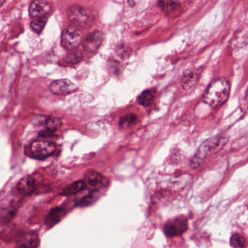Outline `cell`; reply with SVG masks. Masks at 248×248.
<instances>
[{
	"mask_svg": "<svg viewBox=\"0 0 248 248\" xmlns=\"http://www.w3.org/2000/svg\"><path fill=\"white\" fill-rule=\"evenodd\" d=\"M66 215V210L63 207H56L52 209L46 216L45 223L48 227H53L62 220Z\"/></svg>",
	"mask_w": 248,
	"mask_h": 248,
	"instance_id": "4fadbf2b",
	"label": "cell"
},
{
	"mask_svg": "<svg viewBox=\"0 0 248 248\" xmlns=\"http://www.w3.org/2000/svg\"><path fill=\"white\" fill-rule=\"evenodd\" d=\"M202 72V68L199 67L193 69L184 75L181 78V85L183 89L188 91L197 85Z\"/></svg>",
	"mask_w": 248,
	"mask_h": 248,
	"instance_id": "7c38bea8",
	"label": "cell"
},
{
	"mask_svg": "<svg viewBox=\"0 0 248 248\" xmlns=\"http://www.w3.org/2000/svg\"><path fill=\"white\" fill-rule=\"evenodd\" d=\"M82 54L80 52L70 53L66 58V61L69 63H78L82 59Z\"/></svg>",
	"mask_w": 248,
	"mask_h": 248,
	"instance_id": "7402d4cb",
	"label": "cell"
},
{
	"mask_svg": "<svg viewBox=\"0 0 248 248\" xmlns=\"http://www.w3.org/2000/svg\"><path fill=\"white\" fill-rule=\"evenodd\" d=\"M46 124V130H50V131L55 132L59 130L62 125V120L57 117H46L44 121Z\"/></svg>",
	"mask_w": 248,
	"mask_h": 248,
	"instance_id": "d6986e66",
	"label": "cell"
},
{
	"mask_svg": "<svg viewBox=\"0 0 248 248\" xmlns=\"http://www.w3.org/2000/svg\"><path fill=\"white\" fill-rule=\"evenodd\" d=\"M155 95H156V90L155 88L146 90V91H143L138 97V103L142 107H149L153 104L154 101H155Z\"/></svg>",
	"mask_w": 248,
	"mask_h": 248,
	"instance_id": "9a60e30c",
	"label": "cell"
},
{
	"mask_svg": "<svg viewBox=\"0 0 248 248\" xmlns=\"http://www.w3.org/2000/svg\"><path fill=\"white\" fill-rule=\"evenodd\" d=\"M5 1H0V7L2 6L4 3H5Z\"/></svg>",
	"mask_w": 248,
	"mask_h": 248,
	"instance_id": "603a6c76",
	"label": "cell"
},
{
	"mask_svg": "<svg viewBox=\"0 0 248 248\" xmlns=\"http://www.w3.org/2000/svg\"><path fill=\"white\" fill-rule=\"evenodd\" d=\"M104 181V177L96 171L90 170L85 172V181H84L91 186L97 187L98 186L102 185Z\"/></svg>",
	"mask_w": 248,
	"mask_h": 248,
	"instance_id": "5bb4252c",
	"label": "cell"
},
{
	"mask_svg": "<svg viewBox=\"0 0 248 248\" xmlns=\"http://www.w3.org/2000/svg\"><path fill=\"white\" fill-rule=\"evenodd\" d=\"M47 19L46 18H36L34 21H31V30L37 33V34H40L44 30L45 27L46 25Z\"/></svg>",
	"mask_w": 248,
	"mask_h": 248,
	"instance_id": "44dd1931",
	"label": "cell"
},
{
	"mask_svg": "<svg viewBox=\"0 0 248 248\" xmlns=\"http://www.w3.org/2000/svg\"><path fill=\"white\" fill-rule=\"evenodd\" d=\"M51 9V5L49 2L43 0H36L30 4L29 11L32 18H42L50 14Z\"/></svg>",
	"mask_w": 248,
	"mask_h": 248,
	"instance_id": "30bf717a",
	"label": "cell"
},
{
	"mask_svg": "<svg viewBox=\"0 0 248 248\" xmlns=\"http://www.w3.org/2000/svg\"><path fill=\"white\" fill-rule=\"evenodd\" d=\"M87 187L86 183L84 181H78L69 184L62 193V195H72L83 191Z\"/></svg>",
	"mask_w": 248,
	"mask_h": 248,
	"instance_id": "2e32d148",
	"label": "cell"
},
{
	"mask_svg": "<svg viewBox=\"0 0 248 248\" xmlns=\"http://www.w3.org/2000/svg\"><path fill=\"white\" fill-rule=\"evenodd\" d=\"M230 245L233 248H244L246 245V240L242 235L235 233L231 238Z\"/></svg>",
	"mask_w": 248,
	"mask_h": 248,
	"instance_id": "ffe728a7",
	"label": "cell"
},
{
	"mask_svg": "<svg viewBox=\"0 0 248 248\" xmlns=\"http://www.w3.org/2000/svg\"><path fill=\"white\" fill-rule=\"evenodd\" d=\"M230 83L225 78H220L210 82L202 97L203 102L214 109L220 108L229 99Z\"/></svg>",
	"mask_w": 248,
	"mask_h": 248,
	"instance_id": "6da1fadb",
	"label": "cell"
},
{
	"mask_svg": "<svg viewBox=\"0 0 248 248\" xmlns=\"http://www.w3.org/2000/svg\"><path fill=\"white\" fill-rule=\"evenodd\" d=\"M104 40V35L101 31H92L85 37L82 42L84 50L87 53H95L102 45Z\"/></svg>",
	"mask_w": 248,
	"mask_h": 248,
	"instance_id": "ba28073f",
	"label": "cell"
},
{
	"mask_svg": "<svg viewBox=\"0 0 248 248\" xmlns=\"http://www.w3.org/2000/svg\"><path fill=\"white\" fill-rule=\"evenodd\" d=\"M31 155L37 159H45L51 156L56 149V143L50 140H34L30 144Z\"/></svg>",
	"mask_w": 248,
	"mask_h": 248,
	"instance_id": "5b68a950",
	"label": "cell"
},
{
	"mask_svg": "<svg viewBox=\"0 0 248 248\" xmlns=\"http://www.w3.org/2000/svg\"><path fill=\"white\" fill-rule=\"evenodd\" d=\"M68 18L74 26L78 27H87L93 21V15L88 8L79 5H72L68 8Z\"/></svg>",
	"mask_w": 248,
	"mask_h": 248,
	"instance_id": "3957f363",
	"label": "cell"
},
{
	"mask_svg": "<svg viewBox=\"0 0 248 248\" xmlns=\"http://www.w3.org/2000/svg\"><path fill=\"white\" fill-rule=\"evenodd\" d=\"M41 179L42 177L39 174L24 177L17 185L18 191L22 195H30L38 188Z\"/></svg>",
	"mask_w": 248,
	"mask_h": 248,
	"instance_id": "8992f818",
	"label": "cell"
},
{
	"mask_svg": "<svg viewBox=\"0 0 248 248\" xmlns=\"http://www.w3.org/2000/svg\"><path fill=\"white\" fill-rule=\"evenodd\" d=\"M181 6L179 2L175 1H159L157 7L166 15H170L175 12Z\"/></svg>",
	"mask_w": 248,
	"mask_h": 248,
	"instance_id": "e0dca14e",
	"label": "cell"
},
{
	"mask_svg": "<svg viewBox=\"0 0 248 248\" xmlns=\"http://www.w3.org/2000/svg\"><path fill=\"white\" fill-rule=\"evenodd\" d=\"M138 123V117L135 114L130 113L127 115L123 116L119 120V126L120 128L124 129L131 127Z\"/></svg>",
	"mask_w": 248,
	"mask_h": 248,
	"instance_id": "ac0fdd59",
	"label": "cell"
},
{
	"mask_svg": "<svg viewBox=\"0 0 248 248\" xmlns=\"http://www.w3.org/2000/svg\"><path fill=\"white\" fill-rule=\"evenodd\" d=\"M227 141V138L220 135H217L204 140L190 159V167L193 169H197L201 166L209 155L220 152Z\"/></svg>",
	"mask_w": 248,
	"mask_h": 248,
	"instance_id": "7a4b0ae2",
	"label": "cell"
},
{
	"mask_svg": "<svg viewBox=\"0 0 248 248\" xmlns=\"http://www.w3.org/2000/svg\"><path fill=\"white\" fill-rule=\"evenodd\" d=\"M16 243L18 248H37L40 245V238L36 232H25L20 235Z\"/></svg>",
	"mask_w": 248,
	"mask_h": 248,
	"instance_id": "8fae6325",
	"label": "cell"
},
{
	"mask_svg": "<svg viewBox=\"0 0 248 248\" xmlns=\"http://www.w3.org/2000/svg\"><path fill=\"white\" fill-rule=\"evenodd\" d=\"M50 92L55 95H69L75 92L78 87L69 79H59L54 81L49 86Z\"/></svg>",
	"mask_w": 248,
	"mask_h": 248,
	"instance_id": "9c48e42d",
	"label": "cell"
},
{
	"mask_svg": "<svg viewBox=\"0 0 248 248\" xmlns=\"http://www.w3.org/2000/svg\"><path fill=\"white\" fill-rule=\"evenodd\" d=\"M82 41V32L75 26H69L62 33V45L67 50L77 48Z\"/></svg>",
	"mask_w": 248,
	"mask_h": 248,
	"instance_id": "277c9868",
	"label": "cell"
},
{
	"mask_svg": "<svg viewBox=\"0 0 248 248\" xmlns=\"http://www.w3.org/2000/svg\"><path fill=\"white\" fill-rule=\"evenodd\" d=\"M188 229V222L184 217H176L170 220L164 226V232L169 237L181 236Z\"/></svg>",
	"mask_w": 248,
	"mask_h": 248,
	"instance_id": "52a82bcc",
	"label": "cell"
}]
</instances>
